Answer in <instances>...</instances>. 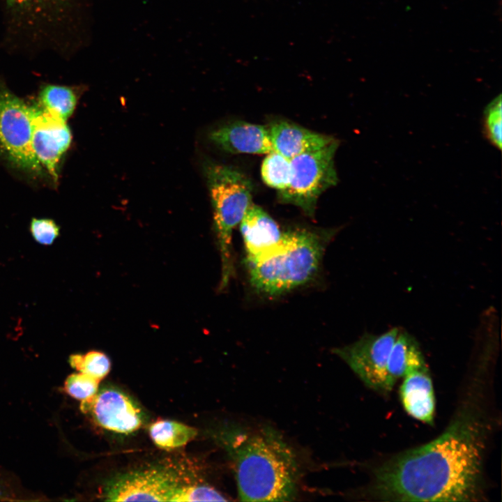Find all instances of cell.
I'll use <instances>...</instances> for the list:
<instances>
[{
    "mask_svg": "<svg viewBox=\"0 0 502 502\" xmlns=\"http://www.w3.org/2000/svg\"><path fill=\"white\" fill-rule=\"evenodd\" d=\"M480 425L461 417L434 440L397 455L374 471L385 501H479L484 443Z\"/></svg>",
    "mask_w": 502,
    "mask_h": 502,
    "instance_id": "6da1fadb",
    "label": "cell"
},
{
    "mask_svg": "<svg viewBox=\"0 0 502 502\" xmlns=\"http://www.w3.org/2000/svg\"><path fill=\"white\" fill-rule=\"evenodd\" d=\"M242 501H290L298 494L299 468L292 448L273 427L232 425L222 434Z\"/></svg>",
    "mask_w": 502,
    "mask_h": 502,
    "instance_id": "7a4b0ae2",
    "label": "cell"
},
{
    "mask_svg": "<svg viewBox=\"0 0 502 502\" xmlns=\"http://www.w3.org/2000/svg\"><path fill=\"white\" fill-rule=\"evenodd\" d=\"M330 232L296 229L284 232L269 254L246 263L252 288L266 296H278L310 282L317 274Z\"/></svg>",
    "mask_w": 502,
    "mask_h": 502,
    "instance_id": "3957f363",
    "label": "cell"
},
{
    "mask_svg": "<svg viewBox=\"0 0 502 502\" xmlns=\"http://www.w3.org/2000/svg\"><path fill=\"white\" fill-rule=\"evenodd\" d=\"M213 211L214 228L221 259L220 288L225 289L234 274L231 250L233 229L251 205L252 184L239 169L215 162L204 166Z\"/></svg>",
    "mask_w": 502,
    "mask_h": 502,
    "instance_id": "277c9868",
    "label": "cell"
},
{
    "mask_svg": "<svg viewBox=\"0 0 502 502\" xmlns=\"http://www.w3.org/2000/svg\"><path fill=\"white\" fill-rule=\"evenodd\" d=\"M338 146V141L334 139L319 149L290 159L289 184L278 191V201L298 206L313 218L320 195L337 183L334 158Z\"/></svg>",
    "mask_w": 502,
    "mask_h": 502,
    "instance_id": "5b68a950",
    "label": "cell"
},
{
    "mask_svg": "<svg viewBox=\"0 0 502 502\" xmlns=\"http://www.w3.org/2000/svg\"><path fill=\"white\" fill-rule=\"evenodd\" d=\"M33 107L0 80V151L13 167L31 176L45 173L31 147Z\"/></svg>",
    "mask_w": 502,
    "mask_h": 502,
    "instance_id": "8992f818",
    "label": "cell"
},
{
    "mask_svg": "<svg viewBox=\"0 0 502 502\" xmlns=\"http://www.w3.org/2000/svg\"><path fill=\"white\" fill-rule=\"evenodd\" d=\"M184 469L168 463L118 474L106 482L102 496L107 501H171L180 487L192 482Z\"/></svg>",
    "mask_w": 502,
    "mask_h": 502,
    "instance_id": "52a82bcc",
    "label": "cell"
},
{
    "mask_svg": "<svg viewBox=\"0 0 502 502\" xmlns=\"http://www.w3.org/2000/svg\"><path fill=\"white\" fill-rule=\"evenodd\" d=\"M393 328L381 335L365 334L356 342L335 348L333 353L342 359L370 388L390 392L387 365L392 347L400 333Z\"/></svg>",
    "mask_w": 502,
    "mask_h": 502,
    "instance_id": "ba28073f",
    "label": "cell"
},
{
    "mask_svg": "<svg viewBox=\"0 0 502 502\" xmlns=\"http://www.w3.org/2000/svg\"><path fill=\"white\" fill-rule=\"evenodd\" d=\"M11 20L37 40H50L68 24L74 0H3Z\"/></svg>",
    "mask_w": 502,
    "mask_h": 502,
    "instance_id": "9c48e42d",
    "label": "cell"
},
{
    "mask_svg": "<svg viewBox=\"0 0 502 502\" xmlns=\"http://www.w3.org/2000/svg\"><path fill=\"white\" fill-rule=\"evenodd\" d=\"M32 107V150L45 172L56 183L59 165L72 143V132L66 121L51 114L37 102Z\"/></svg>",
    "mask_w": 502,
    "mask_h": 502,
    "instance_id": "30bf717a",
    "label": "cell"
},
{
    "mask_svg": "<svg viewBox=\"0 0 502 502\" xmlns=\"http://www.w3.org/2000/svg\"><path fill=\"white\" fill-rule=\"evenodd\" d=\"M81 409L89 412L102 428L119 434L136 431L144 420L137 404L126 393L112 387L102 388L91 398L82 401Z\"/></svg>",
    "mask_w": 502,
    "mask_h": 502,
    "instance_id": "8fae6325",
    "label": "cell"
},
{
    "mask_svg": "<svg viewBox=\"0 0 502 502\" xmlns=\"http://www.w3.org/2000/svg\"><path fill=\"white\" fill-rule=\"evenodd\" d=\"M246 253V263L255 261L271 252L280 243L284 232L260 206L253 203L240 222Z\"/></svg>",
    "mask_w": 502,
    "mask_h": 502,
    "instance_id": "7c38bea8",
    "label": "cell"
},
{
    "mask_svg": "<svg viewBox=\"0 0 502 502\" xmlns=\"http://www.w3.org/2000/svg\"><path fill=\"white\" fill-rule=\"evenodd\" d=\"M209 139L231 153L267 154L274 151L268 127L245 121L225 124L212 130Z\"/></svg>",
    "mask_w": 502,
    "mask_h": 502,
    "instance_id": "4fadbf2b",
    "label": "cell"
},
{
    "mask_svg": "<svg viewBox=\"0 0 502 502\" xmlns=\"http://www.w3.org/2000/svg\"><path fill=\"white\" fill-rule=\"evenodd\" d=\"M268 129L274 151L289 159L319 149L335 139L284 120L273 121Z\"/></svg>",
    "mask_w": 502,
    "mask_h": 502,
    "instance_id": "5bb4252c",
    "label": "cell"
},
{
    "mask_svg": "<svg viewBox=\"0 0 502 502\" xmlns=\"http://www.w3.org/2000/svg\"><path fill=\"white\" fill-rule=\"evenodd\" d=\"M400 397L404 409L411 416L433 424L435 398L427 367L413 370L404 376Z\"/></svg>",
    "mask_w": 502,
    "mask_h": 502,
    "instance_id": "9a60e30c",
    "label": "cell"
},
{
    "mask_svg": "<svg viewBox=\"0 0 502 502\" xmlns=\"http://www.w3.org/2000/svg\"><path fill=\"white\" fill-rule=\"evenodd\" d=\"M427 367L424 356L416 339L405 331L400 333L389 355L387 372L390 386L409 372Z\"/></svg>",
    "mask_w": 502,
    "mask_h": 502,
    "instance_id": "2e32d148",
    "label": "cell"
},
{
    "mask_svg": "<svg viewBox=\"0 0 502 502\" xmlns=\"http://www.w3.org/2000/svg\"><path fill=\"white\" fill-rule=\"evenodd\" d=\"M83 88L54 84H43L38 103L51 114L67 121L73 114Z\"/></svg>",
    "mask_w": 502,
    "mask_h": 502,
    "instance_id": "e0dca14e",
    "label": "cell"
},
{
    "mask_svg": "<svg viewBox=\"0 0 502 502\" xmlns=\"http://www.w3.org/2000/svg\"><path fill=\"white\" fill-rule=\"evenodd\" d=\"M195 428L172 420H160L149 427V434L153 443L166 450L185 446L196 436Z\"/></svg>",
    "mask_w": 502,
    "mask_h": 502,
    "instance_id": "ac0fdd59",
    "label": "cell"
},
{
    "mask_svg": "<svg viewBox=\"0 0 502 502\" xmlns=\"http://www.w3.org/2000/svg\"><path fill=\"white\" fill-rule=\"evenodd\" d=\"M291 174L290 159L275 151L267 153L261 167L262 180L267 185L283 190L289 184Z\"/></svg>",
    "mask_w": 502,
    "mask_h": 502,
    "instance_id": "d6986e66",
    "label": "cell"
},
{
    "mask_svg": "<svg viewBox=\"0 0 502 502\" xmlns=\"http://www.w3.org/2000/svg\"><path fill=\"white\" fill-rule=\"evenodd\" d=\"M73 368L101 380L110 371L111 361L103 352L91 351L84 354H73L69 358Z\"/></svg>",
    "mask_w": 502,
    "mask_h": 502,
    "instance_id": "ffe728a7",
    "label": "cell"
},
{
    "mask_svg": "<svg viewBox=\"0 0 502 502\" xmlns=\"http://www.w3.org/2000/svg\"><path fill=\"white\" fill-rule=\"evenodd\" d=\"M501 96L492 100L484 111V130L486 138L499 150L502 145Z\"/></svg>",
    "mask_w": 502,
    "mask_h": 502,
    "instance_id": "44dd1931",
    "label": "cell"
},
{
    "mask_svg": "<svg viewBox=\"0 0 502 502\" xmlns=\"http://www.w3.org/2000/svg\"><path fill=\"white\" fill-rule=\"evenodd\" d=\"M227 499L207 484L188 483L180 487L171 501H226Z\"/></svg>",
    "mask_w": 502,
    "mask_h": 502,
    "instance_id": "7402d4cb",
    "label": "cell"
},
{
    "mask_svg": "<svg viewBox=\"0 0 502 502\" xmlns=\"http://www.w3.org/2000/svg\"><path fill=\"white\" fill-rule=\"evenodd\" d=\"M100 381V379L78 372L67 377L64 388L69 395L84 401L91 398L97 393Z\"/></svg>",
    "mask_w": 502,
    "mask_h": 502,
    "instance_id": "603a6c76",
    "label": "cell"
},
{
    "mask_svg": "<svg viewBox=\"0 0 502 502\" xmlns=\"http://www.w3.org/2000/svg\"><path fill=\"white\" fill-rule=\"evenodd\" d=\"M29 230L33 239L43 245H52L60 234L59 226L50 218H32Z\"/></svg>",
    "mask_w": 502,
    "mask_h": 502,
    "instance_id": "cb8c5ba5",
    "label": "cell"
},
{
    "mask_svg": "<svg viewBox=\"0 0 502 502\" xmlns=\"http://www.w3.org/2000/svg\"><path fill=\"white\" fill-rule=\"evenodd\" d=\"M3 496H4V494H3V492H2L1 488L0 487V499H1V497H3Z\"/></svg>",
    "mask_w": 502,
    "mask_h": 502,
    "instance_id": "d4e9b609",
    "label": "cell"
}]
</instances>
